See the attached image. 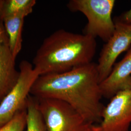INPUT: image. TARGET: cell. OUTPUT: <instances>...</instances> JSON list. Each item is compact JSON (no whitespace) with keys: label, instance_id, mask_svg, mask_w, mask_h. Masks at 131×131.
<instances>
[{"label":"cell","instance_id":"cell-5","mask_svg":"<svg viewBox=\"0 0 131 131\" xmlns=\"http://www.w3.org/2000/svg\"><path fill=\"white\" fill-rule=\"evenodd\" d=\"M17 83L0 103V127L11 120L19 111L27 108L31 89L39 74L32 64L23 60L19 64Z\"/></svg>","mask_w":131,"mask_h":131},{"label":"cell","instance_id":"cell-6","mask_svg":"<svg viewBox=\"0 0 131 131\" xmlns=\"http://www.w3.org/2000/svg\"><path fill=\"white\" fill-rule=\"evenodd\" d=\"M131 125V89L119 92L103 109L101 122L90 131H129Z\"/></svg>","mask_w":131,"mask_h":131},{"label":"cell","instance_id":"cell-13","mask_svg":"<svg viewBox=\"0 0 131 131\" xmlns=\"http://www.w3.org/2000/svg\"><path fill=\"white\" fill-rule=\"evenodd\" d=\"M27 108L19 111L11 120L0 127V131H24L27 125Z\"/></svg>","mask_w":131,"mask_h":131},{"label":"cell","instance_id":"cell-14","mask_svg":"<svg viewBox=\"0 0 131 131\" xmlns=\"http://www.w3.org/2000/svg\"><path fill=\"white\" fill-rule=\"evenodd\" d=\"M117 20L123 23L131 24V8L128 11L122 14Z\"/></svg>","mask_w":131,"mask_h":131},{"label":"cell","instance_id":"cell-1","mask_svg":"<svg viewBox=\"0 0 131 131\" xmlns=\"http://www.w3.org/2000/svg\"><path fill=\"white\" fill-rule=\"evenodd\" d=\"M30 94L36 98L59 100L68 103L92 124H99L104 106L97 64L91 62L64 73L39 75Z\"/></svg>","mask_w":131,"mask_h":131},{"label":"cell","instance_id":"cell-11","mask_svg":"<svg viewBox=\"0 0 131 131\" xmlns=\"http://www.w3.org/2000/svg\"><path fill=\"white\" fill-rule=\"evenodd\" d=\"M27 131H47L37 100L30 94L27 99Z\"/></svg>","mask_w":131,"mask_h":131},{"label":"cell","instance_id":"cell-3","mask_svg":"<svg viewBox=\"0 0 131 131\" xmlns=\"http://www.w3.org/2000/svg\"><path fill=\"white\" fill-rule=\"evenodd\" d=\"M114 0H70L67 5L72 12H80L88 19L84 34L106 42L115 30L112 18Z\"/></svg>","mask_w":131,"mask_h":131},{"label":"cell","instance_id":"cell-7","mask_svg":"<svg viewBox=\"0 0 131 131\" xmlns=\"http://www.w3.org/2000/svg\"><path fill=\"white\" fill-rule=\"evenodd\" d=\"M114 21L115 31L103 47L97 63L100 83L109 75L117 57L131 47V24Z\"/></svg>","mask_w":131,"mask_h":131},{"label":"cell","instance_id":"cell-4","mask_svg":"<svg viewBox=\"0 0 131 131\" xmlns=\"http://www.w3.org/2000/svg\"><path fill=\"white\" fill-rule=\"evenodd\" d=\"M36 99L47 131H91L93 124L68 103L54 99Z\"/></svg>","mask_w":131,"mask_h":131},{"label":"cell","instance_id":"cell-15","mask_svg":"<svg viewBox=\"0 0 131 131\" xmlns=\"http://www.w3.org/2000/svg\"><path fill=\"white\" fill-rule=\"evenodd\" d=\"M4 0H0V24L3 22L2 21V10L3 7Z\"/></svg>","mask_w":131,"mask_h":131},{"label":"cell","instance_id":"cell-8","mask_svg":"<svg viewBox=\"0 0 131 131\" xmlns=\"http://www.w3.org/2000/svg\"><path fill=\"white\" fill-rule=\"evenodd\" d=\"M16 58L11 51L3 22L0 24V103L17 83L19 71L16 69Z\"/></svg>","mask_w":131,"mask_h":131},{"label":"cell","instance_id":"cell-2","mask_svg":"<svg viewBox=\"0 0 131 131\" xmlns=\"http://www.w3.org/2000/svg\"><path fill=\"white\" fill-rule=\"evenodd\" d=\"M95 38L59 29L45 38L33 59L40 75L64 73L92 62L96 52Z\"/></svg>","mask_w":131,"mask_h":131},{"label":"cell","instance_id":"cell-9","mask_svg":"<svg viewBox=\"0 0 131 131\" xmlns=\"http://www.w3.org/2000/svg\"><path fill=\"white\" fill-rule=\"evenodd\" d=\"M103 97L111 99L120 91L131 89V46L121 61L114 66L107 77L100 83Z\"/></svg>","mask_w":131,"mask_h":131},{"label":"cell","instance_id":"cell-10","mask_svg":"<svg viewBox=\"0 0 131 131\" xmlns=\"http://www.w3.org/2000/svg\"><path fill=\"white\" fill-rule=\"evenodd\" d=\"M26 13H19L3 19L5 31L8 38L9 47L13 56L16 58L23 45V30Z\"/></svg>","mask_w":131,"mask_h":131},{"label":"cell","instance_id":"cell-12","mask_svg":"<svg viewBox=\"0 0 131 131\" xmlns=\"http://www.w3.org/2000/svg\"><path fill=\"white\" fill-rule=\"evenodd\" d=\"M36 4L35 0H4L2 10L3 19L19 13L31 14Z\"/></svg>","mask_w":131,"mask_h":131}]
</instances>
